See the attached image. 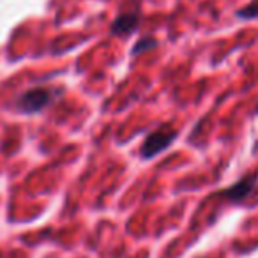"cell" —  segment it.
<instances>
[{
	"instance_id": "277c9868",
	"label": "cell",
	"mask_w": 258,
	"mask_h": 258,
	"mask_svg": "<svg viewBox=\"0 0 258 258\" xmlns=\"http://www.w3.org/2000/svg\"><path fill=\"white\" fill-rule=\"evenodd\" d=\"M138 25V16L137 15H122L111 25V34L117 36H124V34L133 32L135 27Z\"/></svg>"
},
{
	"instance_id": "7a4b0ae2",
	"label": "cell",
	"mask_w": 258,
	"mask_h": 258,
	"mask_svg": "<svg viewBox=\"0 0 258 258\" xmlns=\"http://www.w3.org/2000/svg\"><path fill=\"white\" fill-rule=\"evenodd\" d=\"M175 138H177L175 129L168 127V125H161V127L152 131V133L145 138L144 145H142V156L147 159L154 158V156H158L159 152L168 149Z\"/></svg>"
},
{
	"instance_id": "8992f818",
	"label": "cell",
	"mask_w": 258,
	"mask_h": 258,
	"mask_svg": "<svg viewBox=\"0 0 258 258\" xmlns=\"http://www.w3.org/2000/svg\"><path fill=\"white\" fill-rule=\"evenodd\" d=\"M156 46V41L152 39V37H145L144 41H140L138 43V46L133 50V53H138V51H144V50H151V48Z\"/></svg>"
},
{
	"instance_id": "3957f363",
	"label": "cell",
	"mask_w": 258,
	"mask_h": 258,
	"mask_svg": "<svg viewBox=\"0 0 258 258\" xmlns=\"http://www.w3.org/2000/svg\"><path fill=\"white\" fill-rule=\"evenodd\" d=\"M258 182V173H249V175H244L242 179H239L235 184L228 187V189L223 191V197L228 202H233V204H240L244 202L251 193L254 191Z\"/></svg>"
},
{
	"instance_id": "5b68a950",
	"label": "cell",
	"mask_w": 258,
	"mask_h": 258,
	"mask_svg": "<svg viewBox=\"0 0 258 258\" xmlns=\"http://www.w3.org/2000/svg\"><path fill=\"white\" fill-rule=\"evenodd\" d=\"M237 18H240V20L258 18V0H251L246 8L239 9V11H237Z\"/></svg>"
},
{
	"instance_id": "6da1fadb",
	"label": "cell",
	"mask_w": 258,
	"mask_h": 258,
	"mask_svg": "<svg viewBox=\"0 0 258 258\" xmlns=\"http://www.w3.org/2000/svg\"><path fill=\"white\" fill-rule=\"evenodd\" d=\"M55 96L53 89H46V87H36L27 92H23L16 101V108L23 113H36L46 108L51 103Z\"/></svg>"
}]
</instances>
